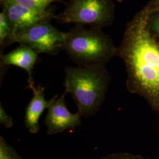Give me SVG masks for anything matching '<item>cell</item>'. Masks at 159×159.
Masks as SVG:
<instances>
[{"mask_svg": "<svg viewBox=\"0 0 159 159\" xmlns=\"http://www.w3.org/2000/svg\"><path fill=\"white\" fill-rule=\"evenodd\" d=\"M157 10L151 0L127 23L116 56L125 63L127 90L142 97L159 114V40L148 27L149 17Z\"/></svg>", "mask_w": 159, "mask_h": 159, "instance_id": "6da1fadb", "label": "cell"}, {"mask_svg": "<svg viewBox=\"0 0 159 159\" xmlns=\"http://www.w3.org/2000/svg\"><path fill=\"white\" fill-rule=\"evenodd\" d=\"M69 58L79 67H102L116 56L117 47L102 28L75 24L66 32L62 46Z\"/></svg>", "mask_w": 159, "mask_h": 159, "instance_id": "7a4b0ae2", "label": "cell"}, {"mask_svg": "<svg viewBox=\"0 0 159 159\" xmlns=\"http://www.w3.org/2000/svg\"><path fill=\"white\" fill-rule=\"evenodd\" d=\"M64 86L77 104L82 117L98 112L106 98L111 77L106 67L65 68Z\"/></svg>", "mask_w": 159, "mask_h": 159, "instance_id": "3957f363", "label": "cell"}, {"mask_svg": "<svg viewBox=\"0 0 159 159\" xmlns=\"http://www.w3.org/2000/svg\"><path fill=\"white\" fill-rule=\"evenodd\" d=\"M55 20L59 24L89 25L102 28L112 25L115 5L113 0H69Z\"/></svg>", "mask_w": 159, "mask_h": 159, "instance_id": "277c9868", "label": "cell"}, {"mask_svg": "<svg viewBox=\"0 0 159 159\" xmlns=\"http://www.w3.org/2000/svg\"><path fill=\"white\" fill-rule=\"evenodd\" d=\"M66 37V32L60 31L54 27L50 21H44L10 34L1 47V50L18 43L20 45L29 46L38 54L55 56L62 50Z\"/></svg>", "mask_w": 159, "mask_h": 159, "instance_id": "5b68a950", "label": "cell"}, {"mask_svg": "<svg viewBox=\"0 0 159 159\" xmlns=\"http://www.w3.org/2000/svg\"><path fill=\"white\" fill-rule=\"evenodd\" d=\"M2 11L11 27L10 34L15 33L35 25L55 19L53 8L45 10L31 9L10 2H1Z\"/></svg>", "mask_w": 159, "mask_h": 159, "instance_id": "8992f818", "label": "cell"}, {"mask_svg": "<svg viewBox=\"0 0 159 159\" xmlns=\"http://www.w3.org/2000/svg\"><path fill=\"white\" fill-rule=\"evenodd\" d=\"M66 94L64 93L60 98H57L56 95L47 108L44 123L49 135L61 133L68 129H74L81 125L82 116L79 112L72 113L67 107L65 102Z\"/></svg>", "mask_w": 159, "mask_h": 159, "instance_id": "52a82bcc", "label": "cell"}, {"mask_svg": "<svg viewBox=\"0 0 159 159\" xmlns=\"http://www.w3.org/2000/svg\"><path fill=\"white\" fill-rule=\"evenodd\" d=\"M27 88L33 92V97L25 109L24 123L26 128L31 134H36L40 130L39 120L44 111L48 108L53 98L47 101L45 99V87L39 85L35 87L34 83L29 84Z\"/></svg>", "mask_w": 159, "mask_h": 159, "instance_id": "ba28073f", "label": "cell"}, {"mask_svg": "<svg viewBox=\"0 0 159 159\" xmlns=\"http://www.w3.org/2000/svg\"><path fill=\"white\" fill-rule=\"evenodd\" d=\"M39 54L29 46L20 45L13 51L1 55V66H14L22 68L28 73L29 84L34 83L33 70L39 58Z\"/></svg>", "mask_w": 159, "mask_h": 159, "instance_id": "9c48e42d", "label": "cell"}, {"mask_svg": "<svg viewBox=\"0 0 159 159\" xmlns=\"http://www.w3.org/2000/svg\"><path fill=\"white\" fill-rule=\"evenodd\" d=\"M1 2H10L31 9L45 10L52 3L63 2L62 0H1Z\"/></svg>", "mask_w": 159, "mask_h": 159, "instance_id": "30bf717a", "label": "cell"}, {"mask_svg": "<svg viewBox=\"0 0 159 159\" xmlns=\"http://www.w3.org/2000/svg\"><path fill=\"white\" fill-rule=\"evenodd\" d=\"M0 159H23L16 150L0 136Z\"/></svg>", "mask_w": 159, "mask_h": 159, "instance_id": "8fae6325", "label": "cell"}, {"mask_svg": "<svg viewBox=\"0 0 159 159\" xmlns=\"http://www.w3.org/2000/svg\"><path fill=\"white\" fill-rule=\"evenodd\" d=\"M11 32V27L3 11L0 13V46H2Z\"/></svg>", "mask_w": 159, "mask_h": 159, "instance_id": "7c38bea8", "label": "cell"}, {"mask_svg": "<svg viewBox=\"0 0 159 159\" xmlns=\"http://www.w3.org/2000/svg\"><path fill=\"white\" fill-rule=\"evenodd\" d=\"M148 27L151 33L159 40V10L154 11L149 17Z\"/></svg>", "mask_w": 159, "mask_h": 159, "instance_id": "4fadbf2b", "label": "cell"}, {"mask_svg": "<svg viewBox=\"0 0 159 159\" xmlns=\"http://www.w3.org/2000/svg\"><path fill=\"white\" fill-rule=\"evenodd\" d=\"M100 159H150L139 155H134L127 153H113L103 156Z\"/></svg>", "mask_w": 159, "mask_h": 159, "instance_id": "5bb4252c", "label": "cell"}, {"mask_svg": "<svg viewBox=\"0 0 159 159\" xmlns=\"http://www.w3.org/2000/svg\"><path fill=\"white\" fill-rule=\"evenodd\" d=\"M0 124L4 125L6 128H10L13 125L12 118L7 113L1 104H0Z\"/></svg>", "mask_w": 159, "mask_h": 159, "instance_id": "9a60e30c", "label": "cell"}, {"mask_svg": "<svg viewBox=\"0 0 159 159\" xmlns=\"http://www.w3.org/2000/svg\"><path fill=\"white\" fill-rule=\"evenodd\" d=\"M152 1L156 4V5L159 8V0H152Z\"/></svg>", "mask_w": 159, "mask_h": 159, "instance_id": "2e32d148", "label": "cell"}, {"mask_svg": "<svg viewBox=\"0 0 159 159\" xmlns=\"http://www.w3.org/2000/svg\"><path fill=\"white\" fill-rule=\"evenodd\" d=\"M117 1L118 2H122L123 0H117Z\"/></svg>", "mask_w": 159, "mask_h": 159, "instance_id": "e0dca14e", "label": "cell"}]
</instances>
